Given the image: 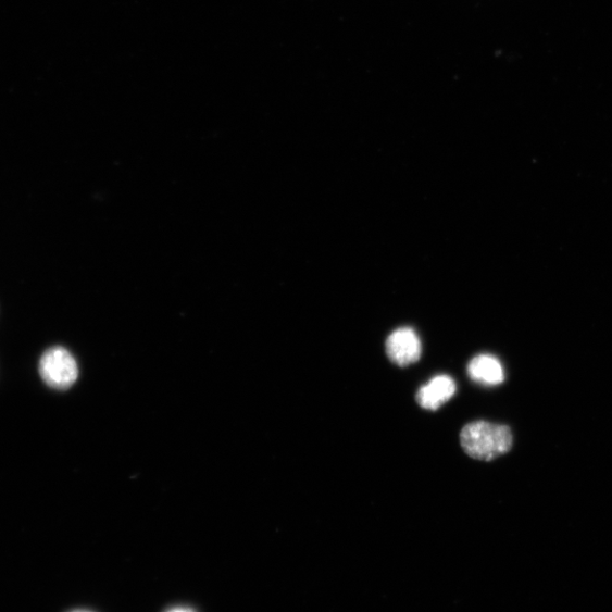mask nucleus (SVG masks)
<instances>
[{
  "instance_id": "f257e3e1",
  "label": "nucleus",
  "mask_w": 612,
  "mask_h": 612,
  "mask_svg": "<svg viewBox=\"0 0 612 612\" xmlns=\"http://www.w3.org/2000/svg\"><path fill=\"white\" fill-rule=\"evenodd\" d=\"M513 434L508 425L475 421L465 425L461 445L466 454L477 461H494L513 447Z\"/></svg>"
},
{
  "instance_id": "f03ea898",
  "label": "nucleus",
  "mask_w": 612,
  "mask_h": 612,
  "mask_svg": "<svg viewBox=\"0 0 612 612\" xmlns=\"http://www.w3.org/2000/svg\"><path fill=\"white\" fill-rule=\"evenodd\" d=\"M38 372L43 384L55 390L70 389L78 378V365L63 346H54L41 355Z\"/></svg>"
},
{
  "instance_id": "7ed1b4c3",
  "label": "nucleus",
  "mask_w": 612,
  "mask_h": 612,
  "mask_svg": "<svg viewBox=\"0 0 612 612\" xmlns=\"http://www.w3.org/2000/svg\"><path fill=\"white\" fill-rule=\"evenodd\" d=\"M386 351L392 363L404 367L420 360L422 345L412 328H399L388 337Z\"/></svg>"
},
{
  "instance_id": "20e7f679",
  "label": "nucleus",
  "mask_w": 612,
  "mask_h": 612,
  "mask_svg": "<svg viewBox=\"0 0 612 612\" xmlns=\"http://www.w3.org/2000/svg\"><path fill=\"white\" fill-rule=\"evenodd\" d=\"M455 392L454 380L448 376H438L419 390L416 401L421 408L436 411L446 404Z\"/></svg>"
},
{
  "instance_id": "39448f33",
  "label": "nucleus",
  "mask_w": 612,
  "mask_h": 612,
  "mask_svg": "<svg viewBox=\"0 0 612 612\" xmlns=\"http://www.w3.org/2000/svg\"><path fill=\"white\" fill-rule=\"evenodd\" d=\"M469 377L485 386H498L504 380V372L500 361L488 354L474 358L467 366Z\"/></svg>"
},
{
  "instance_id": "423d86ee",
  "label": "nucleus",
  "mask_w": 612,
  "mask_h": 612,
  "mask_svg": "<svg viewBox=\"0 0 612 612\" xmlns=\"http://www.w3.org/2000/svg\"><path fill=\"white\" fill-rule=\"evenodd\" d=\"M167 612H196V611L191 608L177 607L168 610Z\"/></svg>"
},
{
  "instance_id": "0eeeda50",
  "label": "nucleus",
  "mask_w": 612,
  "mask_h": 612,
  "mask_svg": "<svg viewBox=\"0 0 612 612\" xmlns=\"http://www.w3.org/2000/svg\"><path fill=\"white\" fill-rule=\"evenodd\" d=\"M72 612H90V611H86V610H75V611H72Z\"/></svg>"
}]
</instances>
